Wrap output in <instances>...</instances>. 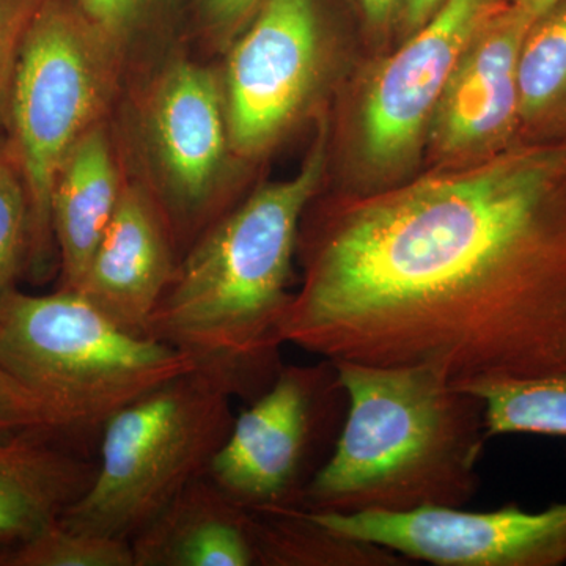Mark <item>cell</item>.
Here are the masks:
<instances>
[{"instance_id":"1","label":"cell","mask_w":566,"mask_h":566,"mask_svg":"<svg viewBox=\"0 0 566 566\" xmlns=\"http://www.w3.org/2000/svg\"><path fill=\"white\" fill-rule=\"evenodd\" d=\"M285 342L460 387L566 370V147L516 144L491 159L439 251Z\"/></svg>"},{"instance_id":"2","label":"cell","mask_w":566,"mask_h":566,"mask_svg":"<svg viewBox=\"0 0 566 566\" xmlns=\"http://www.w3.org/2000/svg\"><path fill=\"white\" fill-rule=\"evenodd\" d=\"M324 164L319 136L300 172L211 223L178 263L148 324L147 337L186 354L233 398L255 400L283 367L294 253Z\"/></svg>"},{"instance_id":"3","label":"cell","mask_w":566,"mask_h":566,"mask_svg":"<svg viewBox=\"0 0 566 566\" xmlns=\"http://www.w3.org/2000/svg\"><path fill=\"white\" fill-rule=\"evenodd\" d=\"M334 364L345 420L304 509L357 515L469 504L488 439L482 398L427 367Z\"/></svg>"},{"instance_id":"4","label":"cell","mask_w":566,"mask_h":566,"mask_svg":"<svg viewBox=\"0 0 566 566\" xmlns=\"http://www.w3.org/2000/svg\"><path fill=\"white\" fill-rule=\"evenodd\" d=\"M0 365L54 406L71 430L115 412L196 368L174 346L126 333L81 293L0 297Z\"/></svg>"},{"instance_id":"5","label":"cell","mask_w":566,"mask_h":566,"mask_svg":"<svg viewBox=\"0 0 566 566\" xmlns=\"http://www.w3.org/2000/svg\"><path fill=\"white\" fill-rule=\"evenodd\" d=\"M232 400L218 379L193 368L115 412L102 427L91 486L63 523L132 539L207 474L232 430Z\"/></svg>"},{"instance_id":"6","label":"cell","mask_w":566,"mask_h":566,"mask_svg":"<svg viewBox=\"0 0 566 566\" xmlns=\"http://www.w3.org/2000/svg\"><path fill=\"white\" fill-rule=\"evenodd\" d=\"M112 46L80 10L50 0L22 44L7 107L9 151L29 200V260L41 273L52 251V189L73 145L98 125L112 84Z\"/></svg>"},{"instance_id":"7","label":"cell","mask_w":566,"mask_h":566,"mask_svg":"<svg viewBox=\"0 0 566 566\" xmlns=\"http://www.w3.org/2000/svg\"><path fill=\"white\" fill-rule=\"evenodd\" d=\"M345 415L333 360L283 365L234 417L207 475L251 512L304 506L305 488L333 452Z\"/></svg>"},{"instance_id":"8","label":"cell","mask_w":566,"mask_h":566,"mask_svg":"<svg viewBox=\"0 0 566 566\" xmlns=\"http://www.w3.org/2000/svg\"><path fill=\"white\" fill-rule=\"evenodd\" d=\"M335 534L438 566L566 565V502L542 512L436 506L409 513L312 512Z\"/></svg>"},{"instance_id":"9","label":"cell","mask_w":566,"mask_h":566,"mask_svg":"<svg viewBox=\"0 0 566 566\" xmlns=\"http://www.w3.org/2000/svg\"><path fill=\"white\" fill-rule=\"evenodd\" d=\"M322 55L318 0H263L227 65L230 150L255 155L290 128L314 92Z\"/></svg>"},{"instance_id":"10","label":"cell","mask_w":566,"mask_h":566,"mask_svg":"<svg viewBox=\"0 0 566 566\" xmlns=\"http://www.w3.org/2000/svg\"><path fill=\"white\" fill-rule=\"evenodd\" d=\"M506 0H444L368 84L360 147L376 169H394L415 153L465 48Z\"/></svg>"},{"instance_id":"11","label":"cell","mask_w":566,"mask_h":566,"mask_svg":"<svg viewBox=\"0 0 566 566\" xmlns=\"http://www.w3.org/2000/svg\"><path fill=\"white\" fill-rule=\"evenodd\" d=\"M214 74L191 62L167 69L153 88L147 126L177 233L200 223L230 148L226 99Z\"/></svg>"},{"instance_id":"12","label":"cell","mask_w":566,"mask_h":566,"mask_svg":"<svg viewBox=\"0 0 566 566\" xmlns=\"http://www.w3.org/2000/svg\"><path fill=\"white\" fill-rule=\"evenodd\" d=\"M532 22L506 2L475 33L431 117L439 150H494L520 137L517 59Z\"/></svg>"},{"instance_id":"13","label":"cell","mask_w":566,"mask_h":566,"mask_svg":"<svg viewBox=\"0 0 566 566\" xmlns=\"http://www.w3.org/2000/svg\"><path fill=\"white\" fill-rule=\"evenodd\" d=\"M178 263L167 212L139 186H126L74 292L126 333L147 337Z\"/></svg>"},{"instance_id":"14","label":"cell","mask_w":566,"mask_h":566,"mask_svg":"<svg viewBox=\"0 0 566 566\" xmlns=\"http://www.w3.org/2000/svg\"><path fill=\"white\" fill-rule=\"evenodd\" d=\"M134 566H260L259 517L207 474L129 539Z\"/></svg>"},{"instance_id":"15","label":"cell","mask_w":566,"mask_h":566,"mask_svg":"<svg viewBox=\"0 0 566 566\" xmlns=\"http://www.w3.org/2000/svg\"><path fill=\"white\" fill-rule=\"evenodd\" d=\"M54 431L0 436V545L61 520L91 486L96 463L57 444Z\"/></svg>"},{"instance_id":"16","label":"cell","mask_w":566,"mask_h":566,"mask_svg":"<svg viewBox=\"0 0 566 566\" xmlns=\"http://www.w3.org/2000/svg\"><path fill=\"white\" fill-rule=\"evenodd\" d=\"M109 139L95 125L73 145L52 189V230L63 290H77L120 199Z\"/></svg>"},{"instance_id":"17","label":"cell","mask_w":566,"mask_h":566,"mask_svg":"<svg viewBox=\"0 0 566 566\" xmlns=\"http://www.w3.org/2000/svg\"><path fill=\"white\" fill-rule=\"evenodd\" d=\"M520 137L566 147V0L532 22L517 59Z\"/></svg>"},{"instance_id":"18","label":"cell","mask_w":566,"mask_h":566,"mask_svg":"<svg viewBox=\"0 0 566 566\" xmlns=\"http://www.w3.org/2000/svg\"><path fill=\"white\" fill-rule=\"evenodd\" d=\"M255 513V512H253ZM259 517L260 566H395L385 547L335 534L304 506L268 510Z\"/></svg>"},{"instance_id":"19","label":"cell","mask_w":566,"mask_h":566,"mask_svg":"<svg viewBox=\"0 0 566 566\" xmlns=\"http://www.w3.org/2000/svg\"><path fill=\"white\" fill-rule=\"evenodd\" d=\"M485 403L488 438L536 434L566 438V370L464 387Z\"/></svg>"},{"instance_id":"20","label":"cell","mask_w":566,"mask_h":566,"mask_svg":"<svg viewBox=\"0 0 566 566\" xmlns=\"http://www.w3.org/2000/svg\"><path fill=\"white\" fill-rule=\"evenodd\" d=\"M3 566H134V556L129 539L57 520L31 538L9 546Z\"/></svg>"},{"instance_id":"21","label":"cell","mask_w":566,"mask_h":566,"mask_svg":"<svg viewBox=\"0 0 566 566\" xmlns=\"http://www.w3.org/2000/svg\"><path fill=\"white\" fill-rule=\"evenodd\" d=\"M29 260V200L13 156L0 151V297L17 289Z\"/></svg>"},{"instance_id":"22","label":"cell","mask_w":566,"mask_h":566,"mask_svg":"<svg viewBox=\"0 0 566 566\" xmlns=\"http://www.w3.org/2000/svg\"><path fill=\"white\" fill-rule=\"evenodd\" d=\"M24 431L73 433L54 406L0 365V436Z\"/></svg>"},{"instance_id":"23","label":"cell","mask_w":566,"mask_h":566,"mask_svg":"<svg viewBox=\"0 0 566 566\" xmlns=\"http://www.w3.org/2000/svg\"><path fill=\"white\" fill-rule=\"evenodd\" d=\"M50 0H0V111L9 102L11 81L25 36Z\"/></svg>"},{"instance_id":"24","label":"cell","mask_w":566,"mask_h":566,"mask_svg":"<svg viewBox=\"0 0 566 566\" xmlns=\"http://www.w3.org/2000/svg\"><path fill=\"white\" fill-rule=\"evenodd\" d=\"M77 10L109 46L120 43L155 6L156 0H77Z\"/></svg>"},{"instance_id":"25","label":"cell","mask_w":566,"mask_h":566,"mask_svg":"<svg viewBox=\"0 0 566 566\" xmlns=\"http://www.w3.org/2000/svg\"><path fill=\"white\" fill-rule=\"evenodd\" d=\"M263 0H202L205 17L212 29L230 33L253 17Z\"/></svg>"},{"instance_id":"26","label":"cell","mask_w":566,"mask_h":566,"mask_svg":"<svg viewBox=\"0 0 566 566\" xmlns=\"http://www.w3.org/2000/svg\"><path fill=\"white\" fill-rule=\"evenodd\" d=\"M442 3L444 0H400L398 13H400L406 31L412 33L422 28Z\"/></svg>"},{"instance_id":"27","label":"cell","mask_w":566,"mask_h":566,"mask_svg":"<svg viewBox=\"0 0 566 566\" xmlns=\"http://www.w3.org/2000/svg\"><path fill=\"white\" fill-rule=\"evenodd\" d=\"M365 20L374 28H385L400 9V0H357Z\"/></svg>"},{"instance_id":"28","label":"cell","mask_w":566,"mask_h":566,"mask_svg":"<svg viewBox=\"0 0 566 566\" xmlns=\"http://www.w3.org/2000/svg\"><path fill=\"white\" fill-rule=\"evenodd\" d=\"M506 2L524 11L531 20L535 21L536 18L542 17L545 11L553 9L560 0H506Z\"/></svg>"},{"instance_id":"29","label":"cell","mask_w":566,"mask_h":566,"mask_svg":"<svg viewBox=\"0 0 566 566\" xmlns=\"http://www.w3.org/2000/svg\"><path fill=\"white\" fill-rule=\"evenodd\" d=\"M7 549L9 546L0 545V566H3V562H6Z\"/></svg>"}]
</instances>
